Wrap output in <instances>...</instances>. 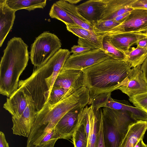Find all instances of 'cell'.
<instances>
[{"mask_svg": "<svg viewBox=\"0 0 147 147\" xmlns=\"http://www.w3.org/2000/svg\"><path fill=\"white\" fill-rule=\"evenodd\" d=\"M68 3L72 4L74 5L81 1V0H66Z\"/></svg>", "mask_w": 147, "mask_h": 147, "instance_id": "obj_41", "label": "cell"}, {"mask_svg": "<svg viewBox=\"0 0 147 147\" xmlns=\"http://www.w3.org/2000/svg\"><path fill=\"white\" fill-rule=\"evenodd\" d=\"M143 139H141L137 143L134 147H146V144L143 141Z\"/></svg>", "mask_w": 147, "mask_h": 147, "instance_id": "obj_40", "label": "cell"}, {"mask_svg": "<svg viewBox=\"0 0 147 147\" xmlns=\"http://www.w3.org/2000/svg\"><path fill=\"white\" fill-rule=\"evenodd\" d=\"M61 41L54 34L44 32L36 38L31 46V63L38 67L47 61L61 48Z\"/></svg>", "mask_w": 147, "mask_h": 147, "instance_id": "obj_6", "label": "cell"}, {"mask_svg": "<svg viewBox=\"0 0 147 147\" xmlns=\"http://www.w3.org/2000/svg\"><path fill=\"white\" fill-rule=\"evenodd\" d=\"M28 45L14 37L8 42L0 63V93L10 97L18 88L19 78L29 59Z\"/></svg>", "mask_w": 147, "mask_h": 147, "instance_id": "obj_4", "label": "cell"}, {"mask_svg": "<svg viewBox=\"0 0 147 147\" xmlns=\"http://www.w3.org/2000/svg\"><path fill=\"white\" fill-rule=\"evenodd\" d=\"M112 45L125 55L131 47L147 37V32H125L108 36Z\"/></svg>", "mask_w": 147, "mask_h": 147, "instance_id": "obj_14", "label": "cell"}, {"mask_svg": "<svg viewBox=\"0 0 147 147\" xmlns=\"http://www.w3.org/2000/svg\"><path fill=\"white\" fill-rule=\"evenodd\" d=\"M70 96L63 88L53 86L47 102L54 105Z\"/></svg>", "mask_w": 147, "mask_h": 147, "instance_id": "obj_29", "label": "cell"}, {"mask_svg": "<svg viewBox=\"0 0 147 147\" xmlns=\"http://www.w3.org/2000/svg\"><path fill=\"white\" fill-rule=\"evenodd\" d=\"M67 49H60L47 61L37 67L28 78L19 81L18 88L30 96L36 111L47 103L55 80L70 56Z\"/></svg>", "mask_w": 147, "mask_h": 147, "instance_id": "obj_1", "label": "cell"}, {"mask_svg": "<svg viewBox=\"0 0 147 147\" xmlns=\"http://www.w3.org/2000/svg\"><path fill=\"white\" fill-rule=\"evenodd\" d=\"M120 24L113 20H100L93 26V31L97 35L110 30Z\"/></svg>", "mask_w": 147, "mask_h": 147, "instance_id": "obj_28", "label": "cell"}, {"mask_svg": "<svg viewBox=\"0 0 147 147\" xmlns=\"http://www.w3.org/2000/svg\"><path fill=\"white\" fill-rule=\"evenodd\" d=\"M102 40L103 39L94 42L79 38L78 43L79 46L89 48L92 49H103Z\"/></svg>", "mask_w": 147, "mask_h": 147, "instance_id": "obj_32", "label": "cell"}, {"mask_svg": "<svg viewBox=\"0 0 147 147\" xmlns=\"http://www.w3.org/2000/svg\"><path fill=\"white\" fill-rule=\"evenodd\" d=\"M131 8L147 10V0H135L131 4Z\"/></svg>", "mask_w": 147, "mask_h": 147, "instance_id": "obj_33", "label": "cell"}, {"mask_svg": "<svg viewBox=\"0 0 147 147\" xmlns=\"http://www.w3.org/2000/svg\"><path fill=\"white\" fill-rule=\"evenodd\" d=\"M104 107L128 111L131 114L133 119L136 121H147V113L133 106L127 101L115 99L109 96L106 99Z\"/></svg>", "mask_w": 147, "mask_h": 147, "instance_id": "obj_19", "label": "cell"}, {"mask_svg": "<svg viewBox=\"0 0 147 147\" xmlns=\"http://www.w3.org/2000/svg\"><path fill=\"white\" fill-rule=\"evenodd\" d=\"M16 11L7 5L6 0H0V47L12 29Z\"/></svg>", "mask_w": 147, "mask_h": 147, "instance_id": "obj_16", "label": "cell"}, {"mask_svg": "<svg viewBox=\"0 0 147 147\" xmlns=\"http://www.w3.org/2000/svg\"><path fill=\"white\" fill-rule=\"evenodd\" d=\"M0 147H9L5 134L2 131L0 132Z\"/></svg>", "mask_w": 147, "mask_h": 147, "instance_id": "obj_36", "label": "cell"}, {"mask_svg": "<svg viewBox=\"0 0 147 147\" xmlns=\"http://www.w3.org/2000/svg\"><path fill=\"white\" fill-rule=\"evenodd\" d=\"M129 100L135 107L147 113V92L132 96Z\"/></svg>", "mask_w": 147, "mask_h": 147, "instance_id": "obj_30", "label": "cell"}, {"mask_svg": "<svg viewBox=\"0 0 147 147\" xmlns=\"http://www.w3.org/2000/svg\"><path fill=\"white\" fill-rule=\"evenodd\" d=\"M125 55L126 61L131 64L132 67H135L141 65L146 59L147 48L131 47Z\"/></svg>", "mask_w": 147, "mask_h": 147, "instance_id": "obj_24", "label": "cell"}, {"mask_svg": "<svg viewBox=\"0 0 147 147\" xmlns=\"http://www.w3.org/2000/svg\"><path fill=\"white\" fill-rule=\"evenodd\" d=\"M91 106L90 129L87 147H96L102 116V109L95 110Z\"/></svg>", "mask_w": 147, "mask_h": 147, "instance_id": "obj_20", "label": "cell"}, {"mask_svg": "<svg viewBox=\"0 0 147 147\" xmlns=\"http://www.w3.org/2000/svg\"><path fill=\"white\" fill-rule=\"evenodd\" d=\"M66 27L68 31L81 38L95 42L102 40L103 38L98 36L93 31L86 29L76 24L66 26Z\"/></svg>", "mask_w": 147, "mask_h": 147, "instance_id": "obj_25", "label": "cell"}, {"mask_svg": "<svg viewBox=\"0 0 147 147\" xmlns=\"http://www.w3.org/2000/svg\"><path fill=\"white\" fill-rule=\"evenodd\" d=\"M102 48L106 53L111 58L118 60L126 61L125 55L112 45L108 36L103 38Z\"/></svg>", "mask_w": 147, "mask_h": 147, "instance_id": "obj_27", "label": "cell"}, {"mask_svg": "<svg viewBox=\"0 0 147 147\" xmlns=\"http://www.w3.org/2000/svg\"><path fill=\"white\" fill-rule=\"evenodd\" d=\"M92 50L91 49L81 46L79 45H74L71 49L70 53L73 54H78L84 53Z\"/></svg>", "mask_w": 147, "mask_h": 147, "instance_id": "obj_34", "label": "cell"}, {"mask_svg": "<svg viewBox=\"0 0 147 147\" xmlns=\"http://www.w3.org/2000/svg\"><path fill=\"white\" fill-rule=\"evenodd\" d=\"M102 109L105 147H119L129 126L136 121L128 111L105 107Z\"/></svg>", "mask_w": 147, "mask_h": 147, "instance_id": "obj_5", "label": "cell"}, {"mask_svg": "<svg viewBox=\"0 0 147 147\" xmlns=\"http://www.w3.org/2000/svg\"><path fill=\"white\" fill-rule=\"evenodd\" d=\"M55 3L61 7L78 26L91 31H93L92 27L79 13L76 6L67 2L66 0H60Z\"/></svg>", "mask_w": 147, "mask_h": 147, "instance_id": "obj_21", "label": "cell"}, {"mask_svg": "<svg viewBox=\"0 0 147 147\" xmlns=\"http://www.w3.org/2000/svg\"><path fill=\"white\" fill-rule=\"evenodd\" d=\"M147 129V121L140 120L132 123L119 147H134L138 141L143 138Z\"/></svg>", "mask_w": 147, "mask_h": 147, "instance_id": "obj_18", "label": "cell"}, {"mask_svg": "<svg viewBox=\"0 0 147 147\" xmlns=\"http://www.w3.org/2000/svg\"><path fill=\"white\" fill-rule=\"evenodd\" d=\"M46 0H6L7 5L17 11L24 9L29 11L37 8L43 9L47 4Z\"/></svg>", "mask_w": 147, "mask_h": 147, "instance_id": "obj_22", "label": "cell"}, {"mask_svg": "<svg viewBox=\"0 0 147 147\" xmlns=\"http://www.w3.org/2000/svg\"><path fill=\"white\" fill-rule=\"evenodd\" d=\"M141 69L144 79L147 83V57L141 65Z\"/></svg>", "mask_w": 147, "mask_h": 147, "instance_id": "obj_37", "label": "cell"}, {"mask_svg": "<svg viewBox=\"0 0 147 147\" xmlns=\"http://www.w3.org/2000/svg\"><path fill=\"white\" fill-rule=\"evenodd\" d=\"M49 15L51 18L62 21L66 26L76 24L67 13L55 2L51 6Z\"/></svg>", "mask_w": 147, "mask_h": 147, "instance_id": "obj_26", "label": "cell"}, {"mask_svg": "<svg viewBox=\"0 0 147 147\" xmlns=\"http://www.w3.org/2000/svg\"><path fill=\"white\" fill-rule=\"evenodd\" d=\"M146 147H147V144H146Z\"/></svg>", "mask_w": 147, "mask_h": 147, "instance_id": "obj_42", "label": "cell"}, {"mask_svg": "<svg viewBox=\"0 0 147 147\" xmlns=\"http://www.w3.org/2000/svg\"><path fill=\"white\" fill-rule=\"evenodd\" d=\"M29 103V96L24 90L18 88L10 97L7 98L3 107L15 117H20L27 107Z\"/></svg>", "mask_w": 147, "mask_h": 147, "instance_id": "obj_15", "label": "cell"}, {"mask_svg": "<svg viewBox=\"0 0 147 147\" xmlns=\"http://www.w3.org/2000/svg\"><path fill=\"white\" fill-rule=\"evenodd\" d=\"M130 11L118 16L113 20L117 22L121 23L125 20L129 15Z\"/></svg>", "mask_w": 147, "mask_h": 147, "instance_id": "obj_38", "label": "cell"}, {"mask_svg": "<svg viewBox=\"0 0 147 147\" xmlns=\"http://www.w3.org/2000/svg\"><path fill=\"white\" fill-rule=\"evenodd\" d=\"M85 107L79 106L74 107L67 113L59 121L55 128L59 139H71L78 125L80 114Z\"/></svg>", "mask_w": 147, "mask_h": 147, "instance_id": "obj_11", "label": "cell"}, {"mask_svg": "<svg viewBox=\"0 0 147 147\" xmlns=\"http://www.w3.org/2000/svg\"><path fill=\"white\" fill-rule=\"evenodd\" d=\"M96 147H105L103 131L102 116L101 120L100 126Z\"/></svg>", "mask_w": 147, "mask_h": 147, "instance_id": "obj_35", "label": "cell"}, {"mask_svg": "<svg viewBox=\"0 0 147 147\" xmlns=\"http://www.w3.org/2000/svg\"><path fill=\"white\" fill-rule=\"evenodd\" d=\"M131 67L126 61L109 58L82 70L86 86L89 92L88 104L99 94L111 92L125 86Z\"/></svg>", "mask_w": 147, "mask_h": 147, "instance_id": "obj_2", "label": "cell"}, {"mask_svg": "<svg viewBox=\"0 0 147 147\" xmlns=\"http://www.w3.org/2000/svg\"><path fill=\"white\" fill-rule=\"evenodd\" d=\"M36 111L32 97L29 96L28 105L21 116L18 117H12L13 134L28 138L35 121Z\"/></svg>", "mask_w": 147, "mask_h": 147, "instance_id": "obj_10", "label": "cell"}, {"mask_svg": "<svg viewBox=\"0 0 147 147\" xmlns=\"http://www.w3.org/2000/svg\"><path fill=\"white\" fill-rule=\"evenodd\" d=\"M135 0H107L106 6L100 20H113L131 11V4Z\"/></svg>", "mask_w": 147, "mask_h": 147, "instance_id": "obj_17", "label": "cell"}, {"mask_svg": "<svg viewBox=\"0 0 147 147\" xmlns=\"http://www.w3.org/2000/svg\"><path fill=\"white\" fill-rule=\"evenodd\" d=\"M141 65L131 69L125 85L118 89L129 97L147 92V83L144 79Z\"/></svg>", "mask_w": 147, "mask_h": 147, "instance_id": "obj_13", "label": "cell"}, {"mask_svg": "<svg viewBox=\"0 0 147 147\" xmlns=\"http://www.w3.org/2000/svg\"><path fill=\"white\" fill-rule=\"evenodd\" d=\"M109 58L102 49H92L82 53L70 55L63 69L83 70Z\"/></svg>", "mask_w": 147, "mask_h": 147, "instance_id": "obj_8", "label": "cell"}, {"mask_svg": "<svg viewBox=\"0 0 147 147\" xmlns=\"http://www.w3.org/2000/svg\"><path fill=\"white\" fill-rule=\"evenodd\" d=\"M54 86L63 88L69 96L83 87H86L82 70L62 69L54 82Z\"/></svg>", "mask_w": 147, "mask_h": 147, "instance_id": "obj_9", "label": "cell"}, {"mask_svg": "<svg viewBox=\"0 0 147 147\" xmlns=\"http://www.w3.org/2000/svg\"><path fill=\"white\" fill-rule=\"evenodd\" d=\"M136 45L138 47L147 48V37L139 40Z\"/></svg>", "mask_w": 147, "mask_h": 147, "instance_id": "obj_39", "label": "cell"}, {"mask_svg": "<svg viewBox=\"0 0 147 147\" xmlns=\"http://www.w3.org/2000/svg\"><path fill=\"white\" fill-rule=\"evenodd\" d=\"M147 33V10L133 9L125 20L110 30L97 35L104 37L125 32Z\"/></svg>", "mask_w": 147, "mask_h": 147, "instance_id": "obj_7", "label": "cell"}, {"mask_svg": "<svg viewBox=\"0 0 147 147\" xmlns=\"http://www.w3.org/2000/svg\"><path fill=\"white\" fill-rule=\"evenodd\" d=\"M83 110L79 115L78 125L71 138L74 147H87L88 138Z\"/></svg>", "mask_w": 147, "mask_h": 147, "instance_id": "obj_23", "label": "cell"}, {"mask_svg": "<svg viewBox=\"0 0 147 147\" xmlns=\"http://www.w3.org/2000/svg\"><path fill=\"white\" fill-rule=\"evenodd\" d=\"M89 100L88 94L84 89L81 88L56 104L46 103L40 110L36 111L34 124L28 138L26 147H37L40 141L55 128L67 113L76 106H86Z\"/></svg>", "mask_w": 147, "mask_h": 147, "instance_id": "obj_3", "label": "cell"}, {"mask_svg": "<svg viewBox=\"0 0 147 147\" xmlns=\"http://www.w3.org/2000/svg\"><path fill=\"white\" fill-rule=\"evenodd\" d=\"M107 0H90L76 6L80 15L92 27L100 20L105 9Z\"/></svg>", "mask_w": 147, "mask_h": 147, "instance_id": "obj_12", "label": "cell"}, {"mask_svg": "<svg viewBox=\"0 0 147 147\" xmlns=\"http://www.w3.org/2000/svg\"><path fill=\"white\" fill-rule=\"evenodd\" d=\"M59 139L54 128L44 136L37 147H54L56 142Z\"/></svg>", "mask_w": 147, "mask_h": 147, "instance_id": "obj_31", "label": "cell"}]
</instances>
